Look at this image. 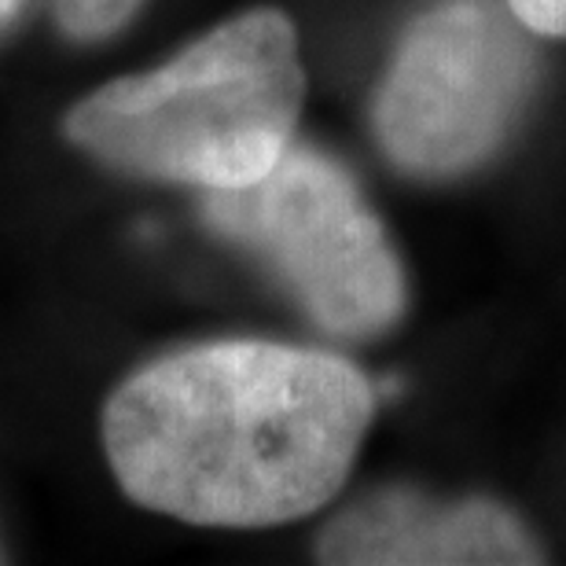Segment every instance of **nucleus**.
Segmentation results:
<instances>
[{"mask_svg": "<svg viewBox=\"0 0 566 566\" xmlns=\"http://www.w3.org/2000/svg\"><path fill=\"white\" fill-rule=\"evenodd\" d=\"M537 33L507 0H434L401 30L371 99V133L394 169L452 180L512 140L541 82Z\"/></svg>", "mask_w": 566, "mask_h": 566, "instance_id": "20e7f679", "label": "nucleus"}, {"mask_svg": "<svg viewBox=\"0 0 566 566\" xmlns=\"http://www.w3.org/2000/svg\"><path fill=\"white\" fill-rule=\"evenodd\" d=\"M335 566H523L545 563L541 541L490 496L441 501L420 490H376L343 507L316 537Z\"/></svg>", "mask_w": 566, "mask_h": 566, "instance_id": "39448f33", "label": "nucleus"}, {"mask_svg": "<svg viewBox=\"0 0 566 566\" xmlns=\"http://www.w3.org/2000/svg\"><path fill=\"white\" fill-rule=\"evenodd\" d=\"M302 104L298 30L287 11L251 8L151 71L93 88L66 111L63 137L115 174L232 191L280 163Z\"/></svg>", "mask_w": 566, "mask_h": 566, "instance_id": "f03ea898", "label": "nucleus"}, {"mask_svg": "<svg viewBox=\"0 0 566 566\" xmlns=\"http://www.w3.org/2000/svg\"><path fill=\"white\" fill-rule=\"evenodd\" d=\"M202 221L258 258L324 335L376 338L409 310L387 224L354 174L313 144L294 140L254 185L202 191Z\"/></svg>", "mask_w": 566, "mask_h": 566, "instance_id": "7ed1b4c3", "label": "nucleus"}, {"mask_svg": "<svg viewBox=\"0 0 566 566\" xmlns=\"http://www.w3.org/2000/svg\"><path fill=\"white\" fill-rule=\"evenodd\" d=\"M507 8L537 38H566V0H507Z\"/></svg>", "mask_w": 566, "mask_h": 566, "instance_id": "0eeeda50", "label": "nucleus"}, {"mask_svg": "<svg viewBox=\"0 0 566 566\" xmlns=\"http://www.w3.org/2000/svg\"><path fill=\"white\" fill-rule=\"evenodd\" d=\"M376 405V382L343 354L221 338L122 379L99 434L133 504L188 526L265 530L335 501Z\"/></svg>", "mask_w": 566, "mask_h": 566, "instance_id": "f257e3e1", "label": "nucleus"}, {"mask_svg": "<svg viewBox=\"0 0 566 566\" xmlns=\"http://www.w3.org/2000/svg\"><path fill=\"white\" fill-rule=\"evenodd\" d=\"M140 8L144 0H52V19L66 41L99 44L126 30Z\"/></svg>", "mask_w": 566, "mask_h": 566, "instance_id": "423d86ee", "label": "nucleus"}]
</instances>
